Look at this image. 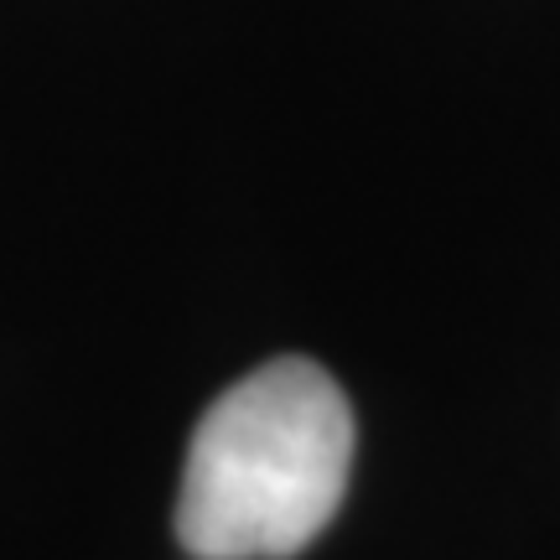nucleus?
Listing matches in <instances>:
<instances>
[{"mask_svg": "<svg viewBox=\"0 0 560 560\" xmlns=\"http://www.w3.org/2000/svg\"><path fill=\"white\" fill-rule=\"evenodd\" d=\"M353 410L312 359H270L229 384L187 441L177 545L213 560H291L338 520Z\"/></svg>", "mask_w": 560, "mask_h": 560, "instance_id": "obj_1", "label": "nucleus"}, {"mask_svg": "<svg viewBox=\"0 0 560 560\" xmlns=\"http://www.w3.org/2000/svg\"><path fill=\"white\" fill-rule=\"evenodd\" d=\"M187 560H213V556H187Z\"/></svg>", "mask_w": 560, "mask_h": 560, "instance_id": "obj_2", "label": "nucleus"}]
</instances>
